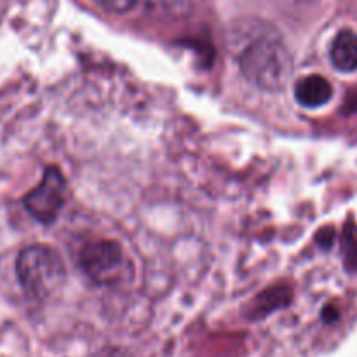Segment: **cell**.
Returning <instances> with one entry per match:
<instances>
[{"mask_svg": "<svg viewBox=\"0 0 357 357\" xmlns=\"http://www.w3.org/2000/svg\"><path fill=\"white\" fill-rule=\"evenodd\" d=\"M16 275L28 296L47 298L61 288L66 271L58 251L45 244H33L17 255Z\"/></svg>", "mask_w": 357, "mask_h": 357, "instance_id": "cell-2", "label": "cell"}, {"mask_svg": "<svg viewBox=\"0 0 357 357\" xmlns=\"http://www.w3.org/2000/svg\"><path fill=\"white\" fill-rule=\"evenodd\" d=\"M96 2L112 14H126L136 6V0H96Z\"/></svg>", "mask_w": 357, "mask_h": 357, "instance_id": "cell-7", "label": "cell"}, {"mask_svg": "<svg viewBox=\"0 0 357 357\" xmlns=\"http://www.w3.org/2000/svg\"><path fill=\"white\" fill-rule=\"evenodd\" d=\"M79 265L84 274L100 286L122 284L131 279L132 265L115 241H93L80 250Z\"/></svg>", "mask_w": 357, "mask_h": 357, "instance_id": "cell-3", "label": "cell"}, {"mask_svg": "<svg viewBox=\"0 0 357 357\" xmlns=\"http://www.w3.org/2000/svg\"><path fill=\"white\" fill-rule=\"evenodd\" d=\"M66 181L61 171L56 166L45 169L42 181L28 192L23 199V206L28 215L42 225H51L56 222L65 204Z\"/></svg>", "mask_w": 357, "mask_h": 357, "instance_id": "cell-4", "label": "cell"}, {"mask_svg": "<svg viewBox=\"0 0 357 357\" xmlns=\"http://www.w3.org/2000/svg\"><path fill=\"white\" fill-rule=\"evenodd\" d=\"M239 68L248 82L258 89L274 91L282 89L291 73L288 52L274 37L253 38L239 52Z\"/></svg>", "mask_w": 357, "mask_h": 357, "instance_id": "cell-1", "label": "cell"}, {"mask_svg": "<svg viewBox=\"0 0 357 357\" xmlns=\"http://www.w3.org/2000/svg\"><path fill=\"white\" fill-rule=\"evenodd\" d=\"M331 63L337 70L345 73L357 70V33L352 30H342L335 37L330 49Z\"/></svg>", "mask_w": 357, "mask_h": 357, "instance_id": "cell-6", "label": "cell"}, {"mask_svg": "<svg viewBox=\"0 0 357 357\" xmlns=\"http://www.w3.org/2000/svg\"><path fill=\"white\" fill-rule=\"evenodd\" d=\"M150 2V0H149ZM153 6L160 7L166 13H181V9H187L188 0H152Z\"/></svg>", "mask_w": 357, "mask_h": 357, "instance_id": "cell-8", "label": "cell"}, {"mask_svg": "<svg viewBox=\"0 0 357 357\" xmlns=\"http://www.w3.org/2000/svg\"><path fill=\"white\" fill-rule=\"evenodd\" d=\"M333 96V87L330 80L323 75H307L300 79L295 86V98L302 107L321 108Z\"/></svg>", "mask_w": 357, "mask_h": 357, "instance_id": "cell-5", "label": "cell"}]
</instances>
